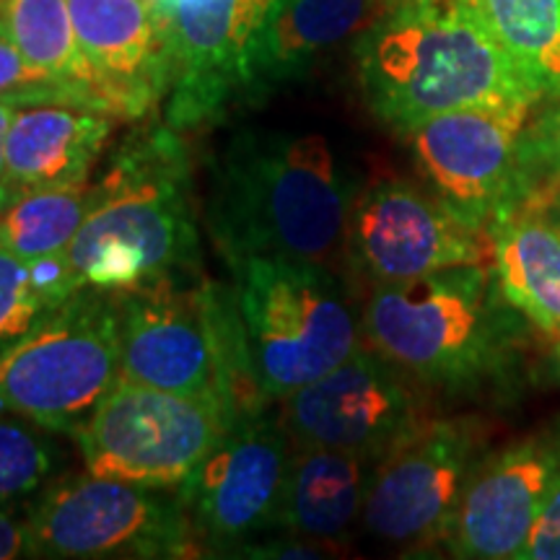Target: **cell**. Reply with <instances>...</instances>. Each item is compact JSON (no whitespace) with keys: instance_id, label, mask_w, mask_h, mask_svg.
Returning a JSON list of instances; mask_svg holds the SVG:
<instances>
[{"instance_id":"d6a6232c","label":"cell","mask_w":560,"mask_h":560,"mask_svg":"<svg viewBox=\"0 0 560 560\" xmlns=\"http://www.w3.org/2000/svg\"><path fill=\"white\" fill-rule=\"evenodd\" d=\"M376 3L382 5L384 13H392V11L408 9V5H416V3H420V0H376Z\"/></svg>"},{"instance_id":"ba28073f","label":"cell","mask_w":560,"mask_h":560,"mask_svg":"<svg viewBox=\"0 0 560 560\" xmlns=\"http://www.w3.org/2000/svg\"><path fill=\"white\" fill-rule=\"evenodd\" d=\"M24 522L30 558L172 560L200 548L179 495L91 472L47 482Z\"/></svg>"},{"instance_id":"4fadbf2b","label":"cell","mask_w":560,"mask_h":560,"mask_svg":"<svg viewBox=\"0 0 560 560\" xmlns=\"http://www.w3.org/2000/svg\"><path fill=\"white\" fill-rule=\"evenodd\" d=\"M535 112L465 107L402 132L429 192L467 226L486 234L520 206V138Z\"/></svg>"},{"instance_id":"7a4b0ae2","label":"cell","mask_w":560,"mask_h":560,"mask_svg":"<svg viewBox=\"0 0 560 560\" xmlns=\"http://www.w3.org/2000/svg\"><path fill=\"white\" fill-rule=\"evenodd\" d=\"M89 187V215L66 249L79 289L128 293L198 276L200 231L179 130L130 132Z\"/></svg>"},{"instance_id":"4dcf8cb0","label":"cell","mask_w":560,"mask_h":560,"mask_svg":"<svg viewBox=\"0 0 560 560\" xmlns=\"http://www.w3.org/2000/svg\"><path fill=\"white\" fill-rule=\"evenodd\" d=\"M19 104L0 100V177H3V166H5V136H9V128L16 117Z\"/></svg>"},{"instance_id":"cb8c5ba5","label":"cell","mask_w":560,"mask_h":560,"mask_svg":"<svg viewBox=\"0 0 560 560\" xmlns=\"http://www.w3.org/2000/svg\"><path fill=\"white\" fill-rule=\"evenodd\" d=\"M75 291L66 255L30 260L0 247V348L32 332Z\"/></svg>"},{"instance_id":"6da1fadb","label":"cell","mask_w":560,"mask_h":560,"mask_svg":"<svg viewBox=\"0 0 560 560\" xmlns=\"http://www.w3.org/2000/svg\"><path fill=\"white\" fill-rule=\"evenodd\" d=\"M359 192L322 132L244 130L210 172L208 231L231 270L249 260L335 268Z\"/></svg>"},{"instance_id":"9c48e42d","label":"cell","mask_w":560,"mask_h":560,"mask_svg":"<svg viewBox=\"0 0 560 560\" xmlns=\"http://www.w3.org/2000/svg\"><path fill=\"white\" fill-rule=\"evenodd\" d=\"M215 400L120 380L73 436L91 475L132 486L182 488L229 431Z\"/></svg>"},{"instance_id":"f1b7e54d","label":"cell","mask_w":560,"mask_h":560,"mask_svg":"<svg viewBox=\"0 0 560 560\" xmlns=\"http://www.w3.org/2000/svg\"><path fill=\"white\" fill-rule=\"evenodd\" d=\"M516 560H560V478Z\"/></svg>"},{"instance_id":"ffe728a7","label":"cell","mask_w":560,"mask_h":560,"mask_svg":"<svg viewBox=\"0 0 560 560\" xmlns=\"http://www.w3.org/2000/svg\"><path fill=\"white\" fill-rule=\"evenodd\" d=\"M376 462L353 452L306 450L293 452L278 529L314 545L338 542L361 522L371 472Z\"/></svg>"},{"instance_id":"484cf974","label":"cell","mask_w":560,"mask_h":560,"mask_svg":"<svg viewBox=\"0 0 560 560\" xmlns=\"http://www.w3.org/2000/svg\"><path fill=\"white\" fill-rule=\"evenodd\" d=\"M47 433L30 420L0 412V509L32 499L52 480L62 454Z\"/></svg>"},{"instance_id":"e0dca14e","label":"cell","mask_w":560,"mask_h":560,"mask_svg":"<svg viewBox=\"0 0 560 560\" xmlns=\"http://www.w3.org/2000/svg\"><path fill=\"white\" fill-rule=\"evenodd\" d=\"M75 39L112 117L140 120L174 79L170 26L153 0H68Z\"/></svg>"},{"instance_id":"d590c367","label":"cell","mask_w":560,"mask_h":560,"mask_svg":"<svg viewBox=\"0 0 560 560\" xmlns=\"http://www.w3.org/2000/svg\"><path fill=\"white\" fill-rule=\"evenodd\" d=\"M556 340H560V335H558V338H556Z\"/></svg>"},{"instance_id":"2e32d148","label":"cell","mask_w":560,"mask_h":560,"mask_svg":"<svg viewBox=\"0 0 560 560\" xmlns=\"http://www.w3.org/2000/svg\"><path fill=\"white\" fill-rule=\"evenodd\" d=\"M560 478V425L486 452L467 480L441 545L454 558H520Z\"/></svg>"},{"instance_id":"5b68a950","label":"cell","mask_w":560,"mask_h":560,"mask_svg":"<svg viewBox=\"0 0 560 560\" xmlns=\"http://www.w3.org/2000/svg\"><path fill=\"white\" fill-rule=\"evenodd\" d=\"M120 380L208 397L236 420L272 402L257 382L234 289L198 276L117 293Z\"/></svg>"},{"instance_id":"9a60e30c","label":"cell","mask_w":560,"mask_h":560,"mask_svg":"<svg viewBox=\"0 0 560 560\" xmlns=\"http://www.w3.org/2000/svg\"><path fill=\"white\" fill-rule=\"evenodd\" d=\"M346 257L371 285H382L486 265L490 244L423 187L380 179L353 202Z\"/></svg>"},{"instance_id":"44dd1931","label":"cell","mask_w":560,"mask_h":560,"mask_svg":"<svg viewBox=\"0 0 560 560\" xmlns=\"http://www.w3.org/2000/svg\"><path fill=\"white\" fill-rule=\"evenodd\" d=\"M382 16L376 0H276L257 55V94L301 79L335 47L355 45Z\"/></svg>"},{"instance_id":"8d00e7d4","label":"cell","mask_w":560,"mask_h":560,"mask_svg":"<svg viewBox=\"0 0 560 560\" xmlns=\"http://www.w3.org/2000/svg\"><path fill=\"white\" fill-rule=\"evenodd\" d=\"M0 412H3V408H0Z\"/></svg>"},{"instance_id":"3957f363","label":"cell","mask_w":560,"mask_h":560,"mask_svg":"<svg viewBox=\"0 0 560 560\" xmlns=\"http://www.w3.org/2000/svg\"><path fill=\"white\" fill-rule=\"evenodd\" d=\"M353 55L371 115L397 136L452 109L540 107L470 0L392 11L361 34Z\"/></svg>"},{"instance_id":"836d02e7","label":"cell","mask_w":560,"mask_h":560,"mask_svg":"<svg viewBox=\"0 0 560 560\" xmlns=\"http://www.w3.org/2000/svg\"><path fill=\"white\" fill-rule=\"evenodd\" d=\"M177 3H182V0H153V5H156L159 11H170L172 5H177Z\"/></svg>"},{"instance_id":"ac0fdd59","label":"cell","mask_w":560,"mask_h":560,"mask_svg":"<svg viewBox=\"0 0 560 560\" xmlns=\"http://www.w3.org/2000/svg\"><path fill=\"white\" fill-rule=\"evenodd\" d=\"M115 117L66 104L19 107L5 136L0 213L32 192L89 185L91 170L107 149Z\"/></svg>"},{"instance_id":"277c9868","label":"cell","mask_w":560,"mask_h":560,"mask_svg":"<svg viewBox=\"0 0 560 560\" xmlns=\"http://www.w3.org/2000/svg\"><path fill=\"white\" fill-rule=\"evenodd\" d=\"M522 319L486 262L371 285L361 332L366 346L423 389L475 395L516 374Z\"/></svg>"},{"instance_id":"7402d4cb","label":"cell","mask_w":560,"mask_h":560,"mask_svg":"<svg viewBox=\"0 0 560 560\" xmlns=\"http://www.w3.org/2000/svg\"><path fill=\"white\" fill-rule=\"evenodd\" d=\"M540 107L560 102V0H470Z\"/></svg>"},{"instance_id":"d6986e66","label":"cell","mask_w":560,"mask_h":560,"mask_svg":"<svg viewBox=\"0 0 560 560\" xmlns=\"http://www.w3.org/2000/svg\"><path fill=\"white\" fill-rule=\"evenodd\" d=\"M495 285L511 310L550 338L560 335V221L537 202H520L488 231Z\"/></svg>"},{"instance_id":"83f0119b","label":"cell","mask_w":560,"mask_h":560,"mask_svg":"<svg viewBox=\"0 0 560 560\" xmlns=\"http://www.w3.org/2000/svg\"><path fill=\"white\" fill-rule=\"evenodd\" d=\"M0 100L32 107V104H66V107L91 109L86 94L70 83L42 73L16 50V45L0 32Z\"/></svg>"},{"instance_id":"4316f807","label":"cell","mask_w":560,"mask_h":560,"mask_svg":"<svg viewBox=\"0 0 560 560\" xmlns=\"http://www.w3.org/2000/svg\"><path fill=\"white\" fill-rule=\"evenodd\" d=\"M560 185V102L529 117L520 138V202Z\"/></svg>"},{"instance_id":"d4e9b609","label":"cell","mask_w":560,"mask_h":560,"mask_svg":"<svg viewBox=\"0 0 560 560\" xmlns=\"http://www.w3.org/2000/svg\"><path fill=\"white\" fill-rule=\"evenodd\" d=\"M89 185L73 190L32 192L13 202L0 213V247L30 260L66 255L89 215Z\"/></svg>"},{"instance_id":"603a6c76","label":"cell","mask_w":560,"mask_h":560,"mask_svg":"<svg viewBox=\"0 0 560 560\" xmlns=\"http://www.w3.org/2000/svg\"><path fill=\"white\" fill-rule=\"evenodd\" d=\"M0 32L34 68L75 86L91 107L109 115L81 55L68 0H0Z\"/></svg>"},{"instance_id":"30bf717a","label":"cell","mask_w":560,"mask_h":560,"mask_svg":"<svg viewBox=\"0 0 560 560\" xmlns=\"http://www.w3.org/2000/svg\"><path fill=\"white\" fill-rule=\"evenodd\" d=\"M486 452V425L478 418H429L376 462L361 529L400 548L441 542Z\"/></svg>"},{"instance_id":"5bb4252c","label":"cell","mask_w":560,"mask_h":560,"mask_svg":"<svg viewBox=\"0 0 560 560\" xmlns=\"http://www.w3.org/2000/svg\"><path fill=\"white\" fill-rule=\"evenodd\" d=\"M276 0H182L161 11L170 26L174 79L166 125L192 130L231 102L257 94V55Z\"/></svg>"},{"instance_id":"1f68e13d","label":"cell","mask_w":560,"mask_h":560,"mask_svg":"<svg viewBox=\"0 0 560 560\" xmlns=\"http://www.w3.org/2000/svg\"><path fill=\"white\" fill-rule=\"evenodd\" d=\"M527 202H537V206L548 208L550 213L556 215V219L560 221V185H558V187H552V190H548L545 195H540V198L527 200Z\"/></svg>"},{"instance_id":"8fae6325","label":"cell","mask_w":560,"mask_h":560,"mask_svg":"<svg viewBox=\"0 0 560 560\" xmlns=\"http://www.w3.org/2000/svg\"><path fill=\"white\" fill-rule=\"evenodd\" d=\"M291 444L283 420L270 410L229 425L179 493L198 545L215 556H242L278 529Z\"/></svg>"},{"instance_id":"7c38bea8","label":"cell","mask_w":560,"mask_h":560,"mask_svg":"<svg viewBox=\"0 0 560 560\" xmlns=\"http://www.w3.org/2000/svg\"><path fill=\"white\" fill-rule=\"evenodd\" d=\"M423 387L361 342L340 366L280 400L293 446L338 450L382 459L423 425Z\"/></svg>"},{"instance_id":"e575fe53","label":"cell","mask_w":560,"mask_h":560,"mask_svg":"<svg viewBox=\"0 0 560 560\" xmlns=\"http://www.w3.org/2000/svg\"><path fill=\"white\" fill-rule=\"evenodd\" d=\"M552 355H556V366H558V374H560V340H556V353H552Z\"/></svg>"},{"instance_id":"8992f818","label":"cell","mask_w":560,"mask_h":560,"mask_svg":"<svg viewBox=\"0 0 560 560\" xmlns=\"http://www.w3.org/2000/svg\"><path fill=\"white\" fill-rule=\"evenodd\" d=\"M234 276L249 363L272 402L340 366L363 342L361 317L332 268L249 260Z\"/></svg>"},{"instance_id":"f546056e","label":"cell","mask_w":560,"mask_h":560,"mask_svg":"<svg viewBox=\"0 0 560 560\" xmlns=\"http://www.w3.org/2000/svg\"><path fill=\"white\" fill-rule=\"evenodd\" d=\"M30 558V537H26L24 516L0 509V560Z\"/></svg>"},{"instance_id":"52a82bcc","label":"cell","mask_w":560,"mask_h":560,"mask_svg":"<svg viewBox=\"0 0 560 560\" xmlns=\"http://www.w3.org/2000/svg\"><path fill=\"white\" fill-rule=\"evenodd\" d=\"M120 382L117 293L81 289L32 332L0 348V408L73 433Z\"/></svg>"}]
</instances>
